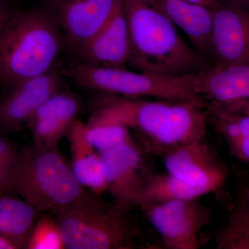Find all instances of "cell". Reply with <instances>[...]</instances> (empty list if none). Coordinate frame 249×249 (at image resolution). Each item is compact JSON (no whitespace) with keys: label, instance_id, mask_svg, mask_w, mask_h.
Wrapping results in <instances>:
<instances>
[{"label":"cell","instance_id":"obj_19","mask_svg":"<svg viewBox=\"0 0 249 249\" xmlns=\"http://www.w3.org/2000/svg\"><path fill=\"white\" fill-rule=\"evenodd\" d=\"M208 193L187 184L169 173L148 174L136 206L201 198Z\"/></svg>","mask_w":249,"mask_h":249},{"label":"cell","instance_id":"obj_5","mask_svg":"<svg viewBox=\"0 0 249 249\" xmlns=\"http://www.w3.org/2000/svg\"><path fill=\"white\" fill-rule=\"evenodd\" d=\"M96 195L54 213L67 249H132L138 229L127 216L129 209L107 203Z\"/></svg>","mask_w":249,"mask_h":249},{"label":"cell","instance_id":"obj_23","mask_svg":"<svg viewBox=\"0 0 249 249\" xmlns=\"http://www.w3.org/2000/svg\"><path fill=\"white\" fill-rule=\"evenodd\" d=\"M27 249H65L58 221L52 215L51 213L39 214L28 242Z\"/></svg>","mask_w":249,"mask_h":249},{"label":"cell","instance_id":"obj_29","mask_svg":"<svg viewBox=\"0 0 249 249\" xmlns=\"http://www.w3.org/2000/svg\"><path fill=\"white\" fill-rule=\"evenodd\" d=\"M230 1H236V2L245 3V4H249V0H230Z\"/></svg>","mask_w":249,"mask_h":249},{"label":"cell","instance_id":"obj_2","mask_svg":"<svg viewBox=\"0 0 249 249\" xmlns=\"http://www.w3.org/2000/svg\"><path fill=\"white\" fill-rule=\"evenodd\" d=\"M98 110L135 131L147 151L157 155L204 140L209 122L203 103L121 96L106 100Z\"/></svg>","mask_w":249,"mask_h":249},{"label":"cell","instance_id":"obj_8","mask_svg":"<svg viewBox=\"0 0 249 249\" xmlns=\"http://www.w3.org/2000/svg\"><path fill=\"white\" fill-rule=\"evenodd\" d=\"M160 156L167 172L190 186L208 194L225 186L227 165L203 140L174 147Z\"/></svg>","mask_w":249,"mask_h":249},{"label":"cell","instance_id":"obj_18","mask_svg":"<svg viewBox=\"0 0 249 249\" xmlns=\"http://www.w3.org/2000/svg\"><path fill=\"white\" fill-rule=\"evenodd\" d=\"M39 213L35 208L14 195L0 196V235L16 249H27Z\"/></svg>","mask_w":249,"mask_h":249},{"label":"cell","instance_id":"obj_15","mask_svg":"<svg viewBox=\"0 0 249 249\" xmlns=\"http://www.w3.org/2000/svg\"><path fill=\"white\" fill-rule=\"evenodd\" d=\"M80 109L78 98L70 92H57L48 98L28 121L34 144L42 148L58 147L76 121Z\"/></svg>","mask_w":249,"mask_h":249},{"label":"cell","instance_id":"obj_31","mask_svg":"<svg viewBox=\"0 0 249 249\" xmlns=\"http://www.w3.org/2000/svg\"><path fill=\"white\" fill-rule=\"evenodd\" d=\"M247 114V115H249V112L248 113V114Z\"/></svg>","mask_w":249,"mask_h":249},{"label":"cell","instance_id":"obj_12","mask_svg":"<svg viewBox=\"0 0 249 249\" xmlns=\"http://www.w3.org/2000/svg\"><path fill=\"white\" fill-rule=\"evenodd\" d=\"M116 0H49L45 9L72 51L85 43L111 16Z\"/></svg>","mask_w":249,"mask_h":249},{"label":"cell","instance_id":"obj_25","mask_svg":"<svg viewBox=\"0 0 249 249\" xmlns=\"http://www.w3.org/2000/svg\"><path fill=\"white\" fill-rule=\"evenodd\" d=\"M12 13L5 5L0 6V29L4 25Z\"/></svg>","mask_w":249,"mask_h":249},{"label":"cell","instance_id":"obj_11","mask_svg":"<svg viewBox=\"0 0 249 249\" xmlns=\"http://www.w3.org/2000/svg\"><path fill=\"white\" fill-rule=\"evenodd\" d=\"M62 67L59 62L40 76L29 78L10 88L0 103V134L19 132L37 109L59 90Z\"/></svg>","mask_w":249,"mask_h":249},{"label":"cell","instance_id":"obj_30","mask_svg":"<svg viewBox=\"0 0 249 249\" xmlns=\"http://www.w3.org/2000/svg\"><path fill=\"white\" fill-rule=\"evenodd\" d=\"M4 4L2 3V1H1V0H0V6H1V5Z\"/></svg>","mask_w":249,"mask_h":249},{"label":"cell","instance_id":"obj_20","mask_svg":"<svg viewBox=\"0 0 249 249\" xmlns=\"http://www.w3.org/2000/svg\"><path fill=\"white\" fill-rule=\"evenodd\" d=\"M208 119L227 142L231 154L249 163V115L206 106Z\"/></svg>","mask_w":249,"mask_h":249},{"label":"cell","instance_id":"obj_6","mask_svg":"<svg viewBox=\"0 0 249 249\" xmlns=\"http://www.w3.org/2000/svg\"><path fill=\"white\" fill-rule=\"evenodd\" d=\"M62 73L83 88L122 97L204 103L195 91L196 74L163 76L126 68L91 66L79 61L62 69Z\"/></svg>","mask_w":249,"mask_h":249},{"label":"cell","instance_id":"obj_9","mask_svg":"<svg viewBox=\"0 0 249 249\" xmlns=\"http://www.w3.org/2000/svg\"><path fill=\"white\" fill-rule=\"evenodd\" d=\"M214 64H249V4L226 0L212 9Z\"/></svg>","mask_w":249,"mask_h":249},{"label":"cell","instance_id":"obj_13","mask_svg":"<svg viewBox=\"0 0 249 249\" xmlns=\"http://www.w3.org/2000/svg\"><path fill=\"white\" fill-rule=\"evenodd\" d=\"M130 38L124 0H116L107 20L85 43L73 51L79 62L91 66L126 68Z\"/></svg>","mask_w":249,"mask_h":249},{"label":"cell","instance_id":"obj_27","mask_svg":"<svg viewBox=\"0 0 249 249\" xmlns=\"http://www.w3.org/2000/svg\"><path fill=\"white\" fill-rule=\"evenodd\" d=\"M0 249H16L13 244L0 235Z\"/></svg>","mask_w":249,"mask_h":249},{"label":"cell","instance_id":"obj_4","mask_svg":"<svg viewBox=\"0 0 249 249\" xmlns=\"http://www.w3.org/2000/svg\"><path fill=\"white\" fill-rule=\"evenodd\" d=\"M5 193L20 196L39 214L54 213L94 196L78 181L58 147L35 144L19 151Z\"/></svg>","mask_w":249,"mask_h":249},{"label":"cell","instance_id":"obj_1","mask_svg":"<svg viewBox=\"0 0 249 249\" xmlns=\"http://www.w3.org/2000/svg\"><path fill=\"white\" fill-rule=\"evenodd\" d=\"M130 38L128 65L136 71L183 76L214 65L190 46L151 0H124Z\"/></svg>","mask_w":249,"mask_h":249},{"label":"cell","instance_id":"obj_16","mask_svg":"<svg viewBox=\"0 0 249 249\" xmlns=\"http://www.w3.org/2000/svg\"><path fill=\"white\" fill-rule=\"evenodd\" d=\"M151 1L184 32L196 50L213 61L211 40L212 9L186 0Z\"/></svg>","mask_w":249,"mask_h":249},{"label":"cell","instance_id":"obj_14","mask_svg":"<svg viewBox=\"0 0 249 249\" xmlns=\"http://www.w3.org/2000/svg\"><path fill=\"white\" fill-rule=\"evenodd\" d=\"M100 154L107 191L114 201L128 209L136 206L148 175L138 147L130 141Z\"/></svg>","mask_w":249,"mask_h":249},{"label":"cell","instance_id":"obj_10","mask_svg":"<svg viewBox=\"0 0 249 249\" xmlns=\"http://www.w3.org/2000/svg\"><path fill=\"white\" fill-rule=\"evenodd\" d=\"M194 86L206 106L235 114L249 111V64H214L195 76Z\"/></svg>","mask_w":249,"mask_h":249},{"label":"cell","instance_id":"obj_3","mask_svg":"<svg viewBox=\"0 0 249 249\" xmlns=\"http://www.w3.org/2000/svg\"><path fill=\"white\" fill-rule=\"evenodd\" d=\"M65 47L45 8L12 13L0 29V84L10 89L43 74L59 62Z\"/></svg>","mask_w":249,"mask_h":249},{"label":"cell","instance_id":"obj_7","mask_svg":"<svg viewBox=\"0 0 249 249\" xmlns=\"http://www.w3.org/2000/svg\"><path fill=\"white\" fill-rule=\"evenodd\" d=\"M199 199L165 201L139 207L160 235L165 248L197 249L201 231L212 217L210 207Z\"/></svg>","mask_w":249,"mask_h":249},{"label":"cell","instance_id":"obj_24","mask_svg":"<svg viewBox=\"0 0 249 249\" xmlns=\"http://www.w3.org/2000/svg\"><path fill=\"white\" fill-rule=\"evenodd\" d=\"M19 150L4 134H0V196L4 194L9 173Z\"/></svg>","mask_w":249,"mask_h":249},{"label":"cell","instance_id":"obj_28","mask_svg":"<svg viewBox=\"0 0 249 249\" xmlns=\"http://www.w3.org/2000/svg\"><path fill=\"white\" fill-rule=\"evenodd\" d=\"M244 194H245L246 199H247L249 206V188H246L245 191H244Z\"/></svg>","mask_w":249,"mask_h":249},{"label":"cell","instance_id":"obj_17","mask_svg":"<svg viewBox=\"0 0 249 249\" xmlns=\"http://www.w3.org/2000/svg\"><path fill=\"white\" fill-rule=\"evenodd\" d=\"M71 152V169L78 181L96 196L107 191L101 154L87 137L85 124L76 121L67 134Z\"/></svg>","mask_w":249,"mask_h":249},{"label":"cell","instance_id":"obj_26","mask_svg":"<svg viewBox=\"0 0 249 249\" xmlns=\"http://www.w3.org/2000/svg\"><path fill=\"white\" fill-rule=\"evenodd\" d=\"M186 1L193 3V4L210 8V9H213L218 2V0H186Z\"/></svg>","mask_w":249,"mask_h":249},{"label":"cell","instance_id":"obj_21","mask_svg":"<svg viewBox=\"0 0 249 249\" xmlns=\"http://www.w3.org/2000/svg\"><path fill=\"white\" fill-rule=\"evenodd\" d=\"M129 127L121 121L98 110L85 124L87 137L98 152L130 142Z\"/></svg>","mask_w":249,"mask_h":249},{"label":"cell","instance_id":"obj_22","mask_svg":"<svg viewBox=\"0 0 249 249\" xmlns=\"http://www.w3.org/2000/svg\"><path fill=\"white\" fill-rule=\"evenodd\" d=\"M217 249H249V206L242 195L227 224L215 235Z\"/></svg>","mask_w":249,"mask_h":249}]
</instances>
